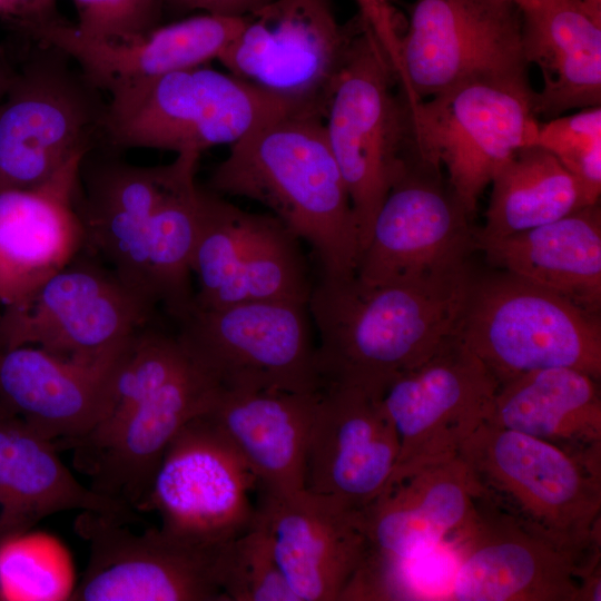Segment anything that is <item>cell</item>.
I'll return each mask as SVG.
<instances>
[{
    "label": "cell",
    "instance_id": "6da1fadb",
    "mask_svg": "<svg viewBox=\"0 0 601 601\" xmlns=\"http://www.w3.org/2000/svg\"><path fill=\"white\" fill-rule=\"evenodd\" d=\"M471 266L446 276L377 285L356 275L321 277L307 304L318 333L324 386L381 397L400 374L431 357L456 334Z\"/></svg>",
    "mask_w": 601,
    "mask_h": 601
},
{
    "label": "cell",
    "instance_id": "7a4b0ae2",
    "mask_svg": "<svg viewBox=\"0 0 601 601\" xmlns=\"http://www.w3.org/2000/svg\"><path fill=\"white\" fill-rule=\"evenodd\" d=\"M208 189L270 209L312 247L321 277L356 274L358 229L322 117L288 114L230 145L227 157L213 169Z\"/></svg>",
    "mask_w": 601,
    "mask_h": 601
},
{
    "label": "cell",
    "instance_id": "3957f363",
    "mask_svg": "<svg viewBox=\"0 0 601 601\" xmlns=\"http://www.w3.org/2000/svg\"><path fill=\"white\" fill-rule=\"evenodd\" d=\"M476 494L585 564L601 560V451L483 422L461 446Z\"/></svg>",
    "mask_w": 601,
    "mask_h": 601
},
{
    "label": "cell",
    "instance_id": "277c9868",
    "mask_svg": "<svg viewBox=\"0 0 601 601\" xmlns=\"http://www.w3.org/2000/svg\"><path fill=\"white\" fill-rule=\"evenodd\" d=\"M0 106V190L37 187L101 145L107 100L60 48L16 37Z\"/></svg>",
    "mask_w": 601,
    "mask_h": 601
},
{
    "label": "cell",
    "instance_id": "5b68a950",
    "mask_svg": "<svg viewBox=\"0 0 601 601\" xmlns=\"http://www.w3.org/2000/svg\"><path fill=\"white\" fill-rule=\"evenodd\" d=\"M106 92L101 145L118 152L148 148L200 155L297 112L266 91L207 65L121 82Z\"/></svg>",
    "mask_w": 601,
    "mask_h": 601
},
{
    "label": "cell",
    "instance_id": "8992f818",
    "mask_svg": "<svg viewBox=\"0 0 601 601\" xmlns=\"http://www.w3.org/2000/svg\"><path fill=\"white\" fill-rule=\"evenodd\" d=\"M456 334L497 385L550 367L601 378L600 315L504 270L473 274Z\"/></svg>",
    "mask_w": 601,
    "mask_h": 601
},
{
    "label": "cell",
    "instance_id": "52a82bcc",
    "mask_svg": "<svg viewBox=\"0 0 601 601\" xmlns=\"http://www.w3.org/2000/svg\"><path fill=\"white\" fill-rule=\"evenodd\" d=\"M365 248L374 217L413 149L408 104L367 26L335 82L324 118Z\"/></svg>",
    "mask_w": 601,
    "mask_h": 601
},
{
    "label": "cell",
    "instance_id": "ba28073f",
    "mask_svg": "<svg viewBox=\"0 0 601 601\" xmlns=\"http://www.w3.org/2000/svg\"><path fill=\"white\" fill-rule=\"evenodd\" d=\"M534 92L528 77H516L467 81L426 99L406 97L415 152L445 167L471 217L496 171L530 146L539 121Z\"/></svg>",
    "mask_w": 601,
    "mask_h": 601
},
{
    "label": "cell",
    "instance_id": "9c48e42d",
    "mask_svg": "<svg viewBox=\"0 0 601 601\" xmlns=\"http://www.w3.org/2000/svg\"><path fill=\"white\" fill-rule=\"evenodd\" d=\"M366 27L359 13L341 23L332 0H270L246 16L217 60L295 111L324 118L339 72Z\"/></svg>",
    "mask_w": 601,
    "mask_h": 601
},
{
    "label": "cell",
    "instance_id": "30bf717a",
    "mask_svg": "<svg viewBox=\"0 0 601 601\" xmlns=\"http://www.w3.org/2000/svg\"><path fill=\"white\" fill-rule=\"evenodd\" d=\"M306 304L283 300L195 306L180 342L221 391L316 392L324 387Z\"/></svg>",
    "mask_w": 601,
    "mask_h": 601
},
{
    "label": "cell",
    "instance_id": "8fae6325",
    "mask_svg": "<svg viewBox=\"0 0 601 601\" xmlns=\"http://www.w3.org/2000/svg\"><path fill=\"white\" fill-rule=\"evenodd\" d=\"M159 307L82 250L26 302L0 311V349L37 346L95 359L154 324Z\"/></svg>",
    "mask_w": 601,
    "mask_h": 601
},
{
    "label": "cell",
    "instance_id": "7c38bea8",
    "mask_svg": "<svg viewBox=\"0 0 601 601\" xmlns=\"http://www.w3.org/2000/svg\"><path fill=\"white\" fill-rule=\"evenodd\" d=\"M521 14L512 0H415L394 76L410 100L457 85L528 77Z\"/></svg>",
    "mask_w": 601,
    "mask_h": 601
},
{
    "label": "cell",
    "instance_id": "4fadbf2b",
    "mask_svg": "<svg viewBox=\"0 0 601 601\" xmlns=\"http://www.w3.org/2000/svg\"><path fill=\"white\" fill-rule=\"evenodd\" d=\"M471 216L442 168L415 150L378 208L356 277L365 284L423 280L470 266Z\"/></svg>",
    "mask_w": 601,
    "mask_h": 601
},
{
    "label": "cell",
    "instance_id": "5bb4252c",
    "mask_svg": "<svg viewBox=\"0 0 601 601\" xmlns=\"http://www.w3.org/2000/svg\"><path fill=\"white\" fill-rule=\"evenodd\" d=\"M194 305L243 302L308 304L314 284L300 240L274 215L246 211L206 189L191 257Z\"/></svg>",
    "mask_w": 601,
    "mask_h": 601
},
{
    "label": "cell",
    "instance_id": "9a60e30c",
    "mask_svg": "<svg viewBox=\"0 0 601 601\" xmlns=\"http://www.w3.org/2000/svg\"><path fill=\"white\" fill-rule=\"evenodd\" d=\"M496 387L495 378L457 334L395 377L380 397L398 441L390 482L456 457L486 421Z\"/></svg>",
    "mask_w": 601,
    "mask_h": 601
},
{
    "label": "cell",
    "instance_id": "2e32d148",
    "mask_svg": "<svg viewBox=\"0 0 601 601\" xmlns=\"http://www.w3.org/2000/svg\"><path fill=\"white\" fill-rule=\"evenodd\" d=\"M443 543L453 571L442 600L579 601L583 578L601 564L581 562L477 494Z\"/></svg>",
    "mask_w": 601,
    "mask_h": 601
},
{
    "label": "cell",
    "instance_id": "e0dca14e",
    "mask_svg": "<svg viewBox=\"0 0 601 601\" xmlns=\"http://www.w3.org/2000/svg\"><path fill=\"white\" fill-rule=\"evenodd\" d=\"M256 479L221 432L203 414L166 450L139 511H156L160 528L207 545L247 531Z\"/></svg>",
    "mask_w": 601,
    "mask_h": 601
},
{
    "label": "cell",
    "instance_id": "ac0fdd59",
    "mask_svg": "<svg viewBox=\"0 0 601 601\" xmlns=\"http://www.w3.org/2000/svg\"><path fill=\"white\" fill-rule=\"evenodd\" d=\"M117 154L97 146L81 159L76 208L85 250L157 305L148 273L151 224L159 206L195 179L200 155L178 154L166 165L138 166Z\"/></svg>",
    "mask_w": 601,
    "mask_h": 601
},
{
    "label": "cell",
    "instance_id": "d6986e66",
    "mask_svg": "<svg viewBox=\"0 0 601 601\" xmlns=\"http://www.w3.org/2000/svg\"><path fill=\"white\" fill-rule=\"evenodd\" d=\"M76 525L90 554L72 601H226L217 572L225 543L201 544L161 528L135 533L91 512Z\"/></svg>",
    "mask_w": 601,
    "mask_h": 601
},
{
    "label": "cell",
    "instance_id": "ffe728a7",
    "mask_svg": "<svg viewBox=\"0 0 601 601\" xmlns=\"http://www.w3.org/2000/svg\"><path fill=\"white\" fill-rule=\"evenodd\" d=\"M397 457V436L380 397L324 386L309 432L306 490L361 512L385 490Z\"/></svg>",
    "mask_w": 601,
    "mask_h": 601
},
{
    "label": "cell",
    "instance_id": "44dd1931",
    "mask_svg": "<svg viewBox=\"0 0 601 601\" xmlns=\"http://www.w3.org/2000/svg\"><path fill=\"white\" fill-rule=\"evenodd\" d=\"M255 522L298 601H339L367 551L361 512L306 489L259 492Z\"/></svg>",
    "mask_w": 601,
    "mask_h": 601
},
{
    "label": "cell",
    "instance_id": "7402d4cb",
    "mask_svg": "<svg viewBox=\"0 0 601 601\" xmlns=\"http://www.w3.org/2000/svg\"><path fill=\"white\" fill-rule=\"evenodd\" d=\"M127 345L95 359L63 357L30 345L0 349V410L58 447L72 446L107 416Z\"/></svg>",
    "mask_w": 601,
    "mask_h": 601
},
{
    "label": "cell",
    "instance_id": "603a6c76",
    "mask_svg": "<svg viewBox=\"0 0 601 601\" xmlns=\"http://www.w3.org/2000/svg\"><path fill=\"white\" fill-rule=\"evenodd\" d=\"M83 156L37 187L0 190V311L26 302L85 249L76 208Z\"/></svg>",
    "mask_w": 601,
    "mask_h": 601
},
{
    "label": "cell",
    "instance_id": "cb8c5ba5",
    "mask_svg": "<svg viewBox=\"0 0 601 601\" xmlns=\"http://www.w3.org/2000/svg\"><path fill=\"white\" fill-rule=\"evenodd\" d=\"M220 391L191 357L99 446L85 453L93 477L91 487L139 511L170 443L211 407Z\"/></svg>",
    "mask_w": 601,
    "mask_h": 601
},
{
    "label": "cell",
    "instance_id": "d4e9b609",
    "mask_svg": "<svg viewBox=\"0 0 601 601\" xmlns=\"http://www.w3.org/2000/svg\"><path fill=\"white\" fill-rule=\"evenodd\" d=\"M475 494L459 456L390 482L361 511L366 558L394 568L424 558L465 522Z\"/></svg>",
    "mask_w": 601,
    "mask_h": 601
},
{
    "label": "cell",
    "instance_id": "484cf974",
    "mask_svg": "<svg viewBox=\"0 0 601 601\" xmlns=\"http://www.w3.org/2000/svg\"><path fill=\"white\" fill-rule=\"evenodd\" d=\"M322 390L220 391L204 415L233 445L260 493H292L305 489L309 432Z\"/></svg>",
    "mask_w": 601,
    "mask_h": 601
},
{
    "label": "cell",
    "instance_id": "4316f807",
    "mask_svg": "<svg viewBox=\"0 0 601 601\" xmlns=\"http://www.w3.org/2000/svg\"><path fill=\"white\" fill-rule=\"evenodd\" d=\"M521 14L522 53L542 87L536 117L601 106V21L583 0H513Z\"/></svg>",
    "mask_w": 601,
    "mask_h": 601
},
{
    "label": "cell",
    "instance_id": "83f0119b",
    "mask_svg": "<svg viewBox=\"0 0 601 601\" xmlns=\"http://www.w3.org/2000/svg\"><path fill=\"white\" fill-rule=\"evenodd\" d=\"M246 16H193L158 26L128 43L83 39L69 22L47 27L32 39L63 50L106 92L121 82L151 79L217 60L243 29Z\"/></svg>",
    "mask_w": 601,
    "mask_h": 601
},
{
    "label": "cell",
    "instance_id": "f1b7e54d",
    "mask_svg": "<svg viewBox=\"0 0 601 601\" xmlns=\"http://www.w3.org/2000/svg\"><path fill=\"white\" fill-rule=\"evenodd\" d=\"M58 450L55 441L0 410V538L69 510L125 524L138 520L127 504L78 482Z\"/></svg>",
    "mask_w": 601,
    "mask_h": 601
},
{
    "label": "cell",
    "instance_id": "f546056e",
    "mask_svg": "<svg viewBox=\"0 0 601 601\" xmlns=\"http://www.w3.org/2000/svg\"><path fill=\"white\" fill-rule=\"evenodd\" d=\"M475 245L493 267L531 280L582 309L600 315L599 203L509 236L475 237Z\"/></svg>",
    "mask_w": 601,
    "mask_h": 601
},
{
    "label": "cell",
    "instance_id": "4dcf8cb0",
    "mask_svg": "<svg viewBox=\"0 0 601 601\" xmlns=\"http://www.w3.org/2000/svg\"><path fill=\"white\" fill-rule=\"evenodd\" d=\"M600 380L570 367L530 371L497 385L486 422L565 451H601Z\"/></svg>",
    "mask_w": 601,
    "mask_h": 601
},
{
    "label": "cell",
    "instance_id": "1f68e13d",
    "mask_svg": "<svg viewBox=\"0 0 601 601\" xmlns=\"http://www.w3.org/2000/svg\"><path fill=\"white\" fill-rule=\"evenodd\" d=\"M480 239L544 225L593 205L579 180L545 149L520 148L494 175ZM597 204V203H595Z\"/></svg>",
    "mask_w": 601,
    "mask_h": 601
},
{
    "label": "cell",
    "instance_id": "d6a6232c",
    "mask_svg": "<svg viewBox=\"0 0 601 601\" xmlns=\"http://www.w3.org/2000/svg\"><path fill=\"white\" fill-rule=\"evenodd\" d=\"M206 189L196 178L176 189L157 209L149 236L151 294L176 323L194 305L191 257L197 242Z\"/></svg>",
    "mask_w": 601,
    "mask_h": 601
},
{
    "label": "cell",
    "instance_id": "836d02e7",
    "mask_svg": "<svg viewBox=\"0 0 601 601\" xmlns=\"http://www.w3.org/2000/svg\"><path fill=\"white\" fill-rule=\"evenodd\" d=\"M191 357L177 333L155 323L139 331L128 343L116 371L111 406L104 421L72 447L82 453L99 446L125 417L181 371Z\"/></svg>",
    "mask_w": 601,
    "mask_h": 601
},
{
    "label": "cell",
    "instance_id": "e575fe53",
    "mask_svg": "<svg viewBox=\"0 0 601 601\" xmlns=\"http://www.w3.org/2000/svg\"><path fill=\"white\" fill-rule=\"evenodd\" d=\"M66 545L32 529L0 538V601H66L76 590Z\"/></svg>",
    "mask_w": 601,
    "mask_h": 601
},
{
    "label": "cell",
    "instance_id": "d590c367",
    "mask_svg": "<svg viewBox=\"0 0 601 601\" xmlns=\"http://www.w3.org/2000/svg\"><path fill=\"white\" fill-rule=\"evenodd\" d=\"M217 572L226 601H298L279 570L266 532L255 521L221 546Z\"/></svg>",
    "mask_w": 601,
    "mask_h": 601
},
{
    "label": "cell",
    "instance_id": "8d00e7d4",
    "mask_svg": "<svg viewBox=\"0 0 601 601\" xmlns=\"http://www.w3.org/2000/svg\"><path fill=\"white\" fill-rule=\"evenodd\" d=\"M530 145L552 154L584 188L591 203L601 194V106L538 121Z\"/></svg>",
    "mask_w": 601,
    "mask_h": 601
},
{
    "label": "cell",
    "instance_id": "74e56055",
    "mask_svg": "<svg viewBox=\"0 0 601 601\" xmlns=\"http://www.w3.org/2000/svg\"><path fill=\"white\" fill-rule=\"evenodd\" d=\"M164 0H72L78 22L72 30L79 37L106 43H128L160 26Z\"/></svg>",
    "mask_w": 601,
    "mask_h": 601
},
{
    "label": "cell",
    "instance_id": "f35d334b",
    "mask_svg": "<svg viewBox=\"0 0 601 601\" xmlns=\"http://www.w3.org/2000/svg\"><path fill=\"white\" fill-rule=\"evenodd\" d=\"M16 37L33 38L42 29L66 22L58 11V0H9Z\"/></svg>",
    "mask_w": 601,
    "mask_h": 601
},
{
    "label": "cell",
    "instance_id": "ab89813d",
    "mask_svg": "<svg viewBox=\"0 0 601 601\" xmlns=\"http://www.w3.org/2000/svg\"><path fill=\"white\" fill-rule=\"evenodd\" d=\"M359 14L383 47L392 69H395L400 35L390 0H356Z\"/></svg>",
    "mask_w": 601,
    "mask_h": 601
},
{
    "label": "cell",
    "instance_id": "60d3db41",
    "mask_svg": "<svg viewBox=\"0 0 601 601\" xmlns=\"http://www.w3.org/2000/svg\"><path fill=\"white\" fill-rule=\"evenodd\" d=\"M185 10H203L219 16H246L270 0H164Z\"/></svg>",
    "mask_w": 601,
    "mask_h": 601
},
{
    "label": "cell",
    "instance_id": "b9f144b4",
    "mask_svg": "<svg viewBox=\"0 0 601 601\" xmlns=\"http://www.w3.org/2000/svg\"><path fill=\"white\" fill-rule=\"evenodd\" d=\"M14 71V62L6 43L0 45V106L7 95Z\"/></svg>",
    "mask_w": 601,
    "mask_h": 601
},
{
    "label": "cell",
    "instance_id": "7bdbcfd3",
    "mask_svg": "<svg viewBox=\"0 0 601 601\" xmlns=\"http://www.w3.org/2000/svg\"><path fill=\"white\" fill-rule=\"evenodd\" d=\"M0 20L10 27L12 21V12L9 0H0Z\"/></svg>",
    "mask_w": 601,
    "mask_h": 601
},
{
    "label": "cell",
    "instance_id": "ee69618b",
    "mask_svg": "<svg viewBox=\"0 0 601 601\" xmlns=\"http://www.w3.org/2000/svg\"><path fill=\"white\" fill-rule=\"evenodd\" d=\"M513 1V0H512ZM584 3L591 8H595L598 6H600L601 3V0H583Z\"/></svg>",
    "mask_w": 601,
    "mask_h": 601
}]
</instances>
